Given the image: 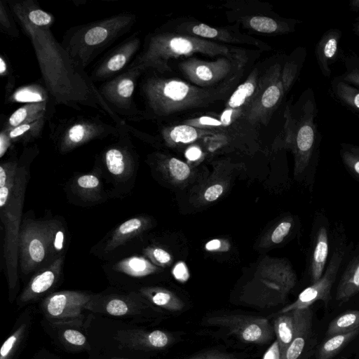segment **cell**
<instances>
[{"instance_id": "cell-35", "label": "cell", "mask_w": 359, "mask_h": 359, "mask_svg": "<svg viewBox=\"0 0 359 359\" xmlns=\"http://www.w3.org/2000/svg\"><path fill=\"white\" fill-rule=\"evenodd\" d=\"M163 138L168 142L175 143H190L199 136V131L189 125H180L162 131Z\"/></svg>"}, {"instance_id": "cell-32", "label": "cell", "mask_w": 359, "mask_h": 359, "mask_svg": "<svg viewBox=\"0 0 359 359\" xmlns=\"http://www.w3.org/2000/svg\"><path fill=\"white\" fill-rule=\"evenodd\" d=\"M114 269L133 277H142L151 274L157 269L142 257L132 256L125 258L114 266Z\"/></svg>"}, {"instance_id": "cell-56", "label": "cell", "mask_w": 359, "mask_h": 359, "mask_svg": "<svg viewBox=\"0 0 359 359\" xmlns=\"http://www.w3.org/2000/svg\"><path fill=\"white\" fill-rule=\"evenodd\" d=\"M350 11L354 13L359 12V0H350L348 2Z\"/></svg>"}, {"instance_id": "cell-42", "label": "cell", "mask_w": 359, "mask_h": 359, "mask_svg": "<svg viewBox=\"0 0 359 359\" xmlns=\"http://www.w3.org/2000/svg\"><path fill=\"white\" fill-rule=\"evenodd\" d=\"M0 75L2 79H6L5 95H7L15 89V77L6 55L3 53L0 55Z\"/></svg>"}, {"instance_id": "cell-52", "label": "cell", "mask_w": 359, "mask_h": 359, "mask_svg": "<svg viewBox=\"0 0 359 359\" xmlns=\"http://www.w3.org/2000/svg\"><path fill=\"white\" fill-rule=\"evenodd\" d=\"M202 154L201 150L197 147H191L189 148L186 153V157L190 161L198 160Z\"/></svg>"}, {"instance_id": "cell-51", "label": "cell", "mask_w": 359, "mask_h": 359, "mask_svg": "<svg viewBox=\"0 0 359 359\" xmlns=\"http://www.w3.org/2000/svg\"><path fill=\"white\" fill-rule=\"evenodd\" d=\"M13 144L8 135V130L2 128L0 133V157L2 158Z\"/></svg>"}, {"instance_id": "cell-40", "label": "cell", "mask_w": 359, "mask_h": 359, "mask_svg": "<svg viewBox=\"0 0 359 359\" xmlns=\"http://www.w3.org/2000/svg\"><path fill=\"white\" fill-rule=\"evenodd\" d=\"M26 325H21L4 342L0 350V359H9L11 353L20 341L25 332Z\"/></svg>"}, {"instance_id": "cell-31", "label": "cell", "mask_w": 359, "mask_h": 359, "mask_svg": "<svg viewBox=\"0 0 359 359\" xmlns=\"http://www.w3.org/2000/svg\"><path fill=\"white\" fill-rule=\"evenodd\" d=\"M47 117L38 121L22 124L10 130L8 135L13 144L21 143L27 144L41 137L46 121Z\"/></svg>"}, {"instance_id": "cell-36", "label": "cell", "mask_w": 359, "mask_h": 359, "mask_svg": "<svg viewBox=\"0 0 359 359\" xmlns=\"http://www.w3.org/2000/svg\"><path fill=\"white\" fill-rule=\"evenodd\" d=\"M173 337L169 333L162 330H153L143 332L137 337L139 345L149 349H161L169 346Z\"/></svg>"}, {"instance_id": "cell-7", "label": "cell", "mask_w": 359, "mask_h": 359, "mask_svg": "<svg viewBox=\"0 0 359 359\" xmlns=\"http://www.w3.org/2000/svg\"><path fill=\"white\" fill-rule=\"evenodd\" d=\"M318 112L314 91L308 88L302 95L294 115L289 116L287 137L294 156L295 176L317 160L321 141Z\"/></svg>"}, {"instance_id": "cell-3", "label": "cell", "mask_w": 359, "mask_h": 359, "mask_svg": "<svg viewBox=\"0 0 359 359\" xmlns=\"http://www.w3.org/2000/svg\"><path fill=\"white\" fill-rule=\"evenodd\" d=\"M136 21L130 12L75 26L62 36V46L71 58L85 69L101 53L127 34Z\"/></svg>"}, {"instance_id": "cell-17", "label": "cell", "mask_w": 359, "mask_h": 359, "mask_svg": "<svg viewBox=\"0 0 359 359\" xmlns=\"http://www.w3.org/2000/svg\"><path fill=\"white\" fill-rule=\"evenodd\" d=\"M342 32L337 28L327 29L316 44L314 53L322 74L330 78L332 74V65H334L340 55V42Z\"/></svg>"}, {"instance_id": "cell-22", "label": "cell", "mask_w": 359, "mask_h": 359, "mask_svg": "<svg viewBox=\"0 0 359 359\" xmlns=\"http://www.w3.org/2000/svg\"><path fill=\"white\" fill-rule=\"evenodd\" d=\"M10 8L21 13L30 23L39 27H50L55 17L42 9L34 0L7 1Z\"/></svg>"}, {"instance_id": "cell-9", "label": "cell", "mask_w": 359, "mask_h": 359, "mask_svg": "<svg viewBox=\"0 0 359 359\" xmlns=\"http://www.w3.org/2000/svg\"><path fill=\"white\" fill-rule=\"evenodd\" d=\"M144 71L138 66L130 65L122 73L97 86L104 102L125 121H138L145 118L143 111L135 101L136 86Z\"/></svg>"}, {"instance_id": "cell-11", "label": "cell", "mask_w": 359, "mask_h": 359, "mask_svg": "<svg viewBox=\"0 0 359 359\" xmlns=\"http://www.w3.org/2000/svg\"><path fill=\"white\" fill-rule=\"evenodd\" d=\"M346 248L345 243H336L332 257L322 277L315 283L304 289L296 301L282 309L278 313L283 314L298 309L310 308L317 301H323L327 306L332 299L331 290L343 261Z\"/></svg>"}, {"instance_id": "cell-53", "label": "cell", "mask_w": 359, "mask_h": 359, "mask_svg": "<svg viewBox=\"0 0 359 359\" xmlns=\"http://www.w3.org/2000/svg\"><path fill=\"white\" fill-rule=\"evenodd\" d=\"M198 122L201 125L208 126H219L222 125L220 121L209 116H202L198 120Z\"/></svg>"}, {"instance_id": "cell-13", "label": "cell", "mask_w": 359, "mask_h": 359, "mask_svg": "<svg viewBox=\"0 0 359 359\" xmlns=\"http://www.w3.org/2000/svg\"><path fill=\"white\" fill-rule=\"evenodd\" d=\"M140 43V37L134 33L111 50L93 68L90 76L93 83L104 82L127 69L139 50Z\"/></svg>"}, {"instance_id": "cell-2", "label": "cell", "mask_w": 359, "mask_h": 359, "mask_svg": "<svg viewBox=\"0 0 359 359\" xmlns=\"http://www.w3.org/2000/svg\"><path fill=\"white\" fill-rule=\"evenodd\" d=\"M237 75L222 85L197 87L180 80L165 78L157 72L146 69L139 83L140 95L146 118H161L175 112L206 107L226 97Z\"/></svg>"}, {"instance_id": "cell-45", "label": "cell", "mask_w": 359, "mask_h": 359, "mask_svg": "<svg viewBox=\"0 0 359 359\" xmlns=\"http://www.w3.org/2000/svg\"><path fill=\"white\" fill-rule=\"evenodd\" d=\"M292 229V221L284 220L281 222L273 231L271 241L275 244L280 243L289 234Z\"/></svg>"}, {"instance_id": "cell-44", "label": "cell", "mask_w": 359, "mask_h": 359, "mask_svg": "<svg viewBox=\"0 0 359 359\" xmlns=\"http://www.w3.org/2000/svg\"><path fill=\"white\" fill-rule=\"evenodd\" d=\"M144 253L151 261L158 265H167L171 260L170 255L160 248H147Z\"/></svg>"}, {"instance_id": "cell-18", "label": "cell", "mask_w": 359, "mask_h": 359, "mask_svg": "<svg viewBox=\"0 0 359 359\" xmlns=\"http://www.w3.org/2000/svg\"><path fill=\"white\" fill-rule=\"evenodd\" d=\"M295 333L294 339L280 359H302L312 337L313 313L310 308L294 310Z\"/></svg>"}, {"instance_id": "cell-43", "label": "cell", "mask_w": 359, "mask_h": 359, "mask_svg": "<svg viewBox=\"0 0 359 359\" xmlns=\"http://www.w3.org/2000/svg\"><path fill=\"white\" fill-rule=\"evenodd\" d=\"M130 309L128 302L120 297L109 299L105 305L106 311L114 316H124L130 311Z\"/></svg>"}, {"instance_id": "cell-37", "label": "cell", "mask_w": 359, "mask_h": 359, "mask_svg": "<svg viewBox=\"0 0 359 359\" xmlns=\"http://www.w3.org/2000/svg\"><path fill=\"white\" fill-rule=\"evenodd\" d=\"M345 71L339 76L345 81L359 88V55L351 50L343 54Z\"/></svg>"}, {"instance_id": "cell-25", "label": "cell", "mask_w": 359, "mask_h": 359, "mask_svg": "<svg viewBox=\"0 0 359 359\" xmlns=\"http://www.w3.org/2000/svg\"><path fill=\"white\" fill-rule=\"evenodd\" d=\"M359 292V253L351 261L338 284L336 299L346 302Z\"/></svg>"}, {"instance_id": "cell-12", "label": "cell", "mask_w": 359, "mask_h": 359, "mask_svg": "<svg viewBox=\"0 0 359 359\" xmlns=\"http://www.w3.org/2000/svg\"><path fill=\"white\" fill-rule=\"evenodd\" d=\"M117 126V139L104 149L101 158L109 174L116 180L123 182L133 174L136 156L127 123Z\"/></svg>"}, {"instance_id": "cell-27", "label": "cell", "mask_w": 359, "mask_h": 359, "mask_svg": "<svg viewBox=\"0 0 359 359\" xmlns=\"http://www.w3.org/2000/svg\"><path fill=\"white\" fill-rule=\"evenodd\" d=\"M273 326L280 357L289 347L294 337L295 316L294 311L280 314L274 320Z\"/></svg>"}, {"instance_id": "cell-29", "label": "cell", "mask_w": 359, "mask_h": 359, "mask_svg": "<svg viewBox=\"0 0 359 359\" xmlns=\"http://www.w3.org/2000/svg\"><path fill=\"white\" fill-rule=\"evenodd\" d=\"M19 159L12 158L0 165V208L7 203L14 188Z\"/></svg>"}, {"instance_id": "cell-20", "label": "cell", "mask_w": 359, "mask_h": 359, "mask_svg": "<svg viewBox=\"0 0 359 359\" xmlns=\"http://www.w3.org/2000/svg\"><path fill=\"white\" fill-rule=\"evenodd\" d=\"M54 102H38L25 104L17 109L4 123L2 128L10 130L22 124L32 123L42 118L49 120L55 113Z\"/></svg>"}, {"instance_id": "cell-16", "label": "cell", "mask_w": 359, "mask_h": 359, "mask_svg": "<svg viewBox=\"0 0 359 359\" xmlns=\"http://www.w3.org/2000/svg\"><path fill=\"white\" fill-rule=\"evenodd\" d=\"M61 255L46 265L33 276L20 297L21 303L36 299L53 287L58 281L63 268Z\"/></svg>"}, {"instance_id": "cell-26", "label": "cell", "mask_w": 359, "mask_h": 359, "mask_svg": "<svg viewBox=\"0 0 359 359\" xmlns=\"http://www.w3.org/2000/svg\"><path fill=\"white\" fill-rule=\"evenodd\" d=\"M332 95L350 110L359 113V88L343 80L339 76L330 83Z\"/></svg>"}, {"instance_id": "cell-39", "label": "cell", "mask_w": 359, "mask_h": 359, "mask_svg": "<svg viewBox=\"0 0 359 359\" xmlns=\"http://www.w3.org/2000/svg\"><path fill=\"white\" fill-rule=\"evenodd\" d=\"M0 29L8 36L17 39L20 36V31L14 19L7 1H0Z\"/></svg>"}, {"instance_id": "cell-55", "label": "cell", "mask_w": 359, "mask_h": 359, "mask_svg": "<svg viewBox=\"0 0 359 359\" xmlns=\"http://www.w3.org/2000/svg\"><path fill=\"white\" fill-rule=\"evenodd\" d=\"M222 242L219 239H212L205 244V249L208 251L217 250L221 248Z\"/></svg>"}, {"instance_id": "cell-24", "label": "cell", "mask_w": 359, "mask_h": 359, "mask_svg": "<svg viewBox=\"0 0 359 359\" xmlns=\"http://www.w3.org/2000/svg\"><path fill=\"white\" fill-rule=\"evenodd\" d=\"M72 191L85 202L96 203L102 198V182L95 172L77 177L72 184Z\"/></svg>"}, {"instance_id": "cell-50", "label": "cell", "mask_w": 359, "mask_h": 359, "mask_svg": "<svg viewBox=\"0 0 359 359\" xmlns=\"http://www.w3.org/2000/svg\"><path fill=\"white\" fill-rule=\"evenodd\" d=\"M172 274L175 278L180 281L185 282L189 279V273L186 264L184 262H178L172 270Z\"/></svg>"}, {"instance_id": "cell-8", "label": "cell", "mask_w": 359, "mask_h": 359, "mask_svg": "<svg viewBox=\"0 0 359 359\" xmlns=\"http://www.w3.org/2000/svg\"><path fill=\"white\" fill-rule=\"evenodd\" d=\"M50 138L56 150L69 153L90 142L109 136L116 137L118 128L99 116L79 115L50 123Z\"/></svg>"}, {"instance_id": "cell-48", "label": "cell", "mask_w": 359, "mask_h": 359, "mask_svg": "<svg viewBox=\"0 0 359 359\" xmlns=\"http://www.w3.org/2000/svg\"><path fill=\"white\" fill-rule=\"evenodd\" d=\"M63 338L69 344L77 346H83L86 342V337L79 331L73 329L65 330Z\"/></svg>"}, {"instance_id": "cell-54", "label": "cell", "mask_w": 359, "mask_h": 359, "mask_svg": "<svg viewBox=\"0 0 359 359\" xmlns=\"http://www.w3.org/2000/svg\"><path fill=\"white\" fill-rule=\"evenodd\" d=\"M233 110L231 109H226L222 116H221V120L222 125L227 126L231 123V116L233 114Z\"/></svg>"}, {"instance_id": "cell-49", "label": "cell", "mask_w": 359, "mask_h": 359, "mask_svg": "<svg viewBox=\"0 0 359 359\" xmlns=\"http://www.w3.org/2000/svg\"><path fill=\"white\" fill-rule=\"evenodd\" d=\"M223 186L219 184H215L209 187L204 193V198L207 201H216L223 193Z\"/></svg>"}, {"instance_id": "cell-46", "label": "cell", "mask_w": 359, "mask_h": 359, "mask_svg": "<svg viewBox=\"0 0 359 359\" xmlns=\"http://www.w3.org/2000/svg\"><path fill=\"white\" fill-rule=\"evenodd\" d=\"M191 31L194 35L205 39H215L219 34L217 29L202 23L193 26Z\"/></svg>"}, {"instance_id": "cell-33", "label": "cell", "mask_w": 359, "mask_h": 359, "mask_svg": "<svg viewBox=\"0 0 359 359\" xmlns=\"http://www.w3.org/2000/svg\"><path fill=\"white\" fill-rule=\"evenodd\" d=\"M359 327V311H347L334 318L328 325L327 336L346 333Z\"/></svg>"}, {"instance_id": "cell-19", "label": "cell", "mask_w": 359, "mask_h": 359, "mask_svg": "<svg viewBox=\"0 0 359 359\" xmlns=\"http://www.w3.org/2000/svg\"><path fill=\"white\" fill-rule=\"evenodd\" d=\"M313 234V243L309 262V275L312 284L316 283L324 273V268L329 251L327 222H318Z\"/></svg>"}, {"instance_id": "cell-28", "label": "cell", "mask_w": 359, "mask_h": 359, "mask_svg": "<svg viewBox=\"0 0 359 359\" xmlns=\"http://www.w3.org/2000/svg\"><path fill=\"white\" fill-rule=\"evenodd\" d=\"M142 295L152 304L170 311L177 312L184 307V302L172 292L161 287L140 289Z\"/></svg>"}, {"instance_id": "cell-6", "label": "cell", "mask_w": 359, "mask_h": 359, "mask_svg": "<svg viewBox=\"0 0 359 359\" xmlns=\"http://www.w3.org/2000/svg\"><path fill=\"white\" fill-rule=\"evenodd\" d=\"M65 239L64 227L57 220H24L19 236L21 272L29 274L57 258Z\"/></svg>"}, {"instance_id": "cell-41", "label": "cell", "mask_w": 359, "mask_h": 359, "mask_svg": "<svg viewBox=\"0 0 359 359\" xmlns=\"http://www.w3.org/2000/svg\"><path fill=\"white\" fill-rule=\"evenodd\" d=\"M167 168L170 175L177 181L187 180L191 173L189 165L176 158H171L168 161Z\"/></svg>"}, {"instance_id": "cell-1", "label": "cell", "mask_w": 359, "mask_h": 359, "mask_svg": "<svg viewBox=\"0 0 359 359\" xmlns=\"http://www.w3.org/2000/svg\"><path fill=\"white\" fill-rule=\"evenodd\" d=\"M10 10L32 43L41 72L40 80L56 105L63 104L75 110L83 107L96 109L111 118L116 126L126 122L110 109L90 76L71 58L50 27L35 26L17 11Z\"/></svg>"}, {"instance_id": "cell-15", "label": "cell", "mask_w": 359, "mask_h": 359, "mask_svg": "<svg viewBox=\"0 0 359 359\" xmlns=\"http://www.w3.org/2000/svg\"><path fill=\"white\" fill-rule=\"evenodd\" d=\"M91 300L92 296L84 292L60 291L48 296L43 302V308L50 320L67 323L79 319Z\"/></svg>"}, {"instance_id": "cell-38", "label": "cell", "mask_w": 359, "mask_h": 359, "mask_svg": "<svg viewBox=\"0 0 359 359\" xmlns=\"http://www.w3.org/2000/svg\"><path fill=\"white\" fill-rule=\"evenodd\" d=\"M339 154L347 170L359 178V146L342 143Z\"/></svg>"}, {"instance_id": "cell-47", "label": "cell", "mask_w": 359, "mask_h": 359, "mask_svg": "<svg viewBox=\"0 0 359 359\" xmlns=\"http://www.w3.org/2000/svg\"><path fill=\"white\" fill-rule=\"evenodd\" d=\"M189 359H239L238 355L218 350H211Z\"/></svg>"}, {"instance_id": "cell-5", "label": "cell", "mask_w": 359, "mask_h": 359, "mask_svg": "<svg viewBox=\"0 0 359 359\" xmlns=\"http://www.w3.org/2000/svg\"><path fill=\"white\" fill-rule=\"evenodd\" d=\"M38 152L36 147L25 149L19 159L14 188L6 205L0 208L1 219L4 226V257L11 298L18 283L19 236L29 168Z\"/></svg>"}, {"instance_id": "cell-23", "label": "cell", "mask_w": 359, "mask_h": 359, "mask_svg": "<svg viewBox=\"0 0 359 359\" xmlns=\"http://www.w3.org/2000/svg\"><path fill=\"white\" fill-rule=\"evenodd\" d=\"M5 101L6 103L24 102L26 104L54 102L41 80L39 83L27 84L15 88L10 93L5 95Z\"/></svg>"}, {"instance_id": "cell-10", "label": "cell", "mask_w": 359, "mask_h": 359, "mask_svg": "<svg viewBox=\"0 0 359 359\" xmlns=\"http://www.w3.org/2000/svg\"><path fill=\"white\" fill-rule=\"evenodd\" d=\"M207 326L219 327L241 341L256 344H266L274 337L273 326L266 318L243 314H219L203 320Z\"/></svg>"}, {"instance_id": "cell-14", "label": "cell", "mask_w": 359, "mask_h": 359, "mask_svg": "<svg viewBox=\"0 0 359 359\" xmlns=\"http://www.w3.org/2000/svg\"><path fill=\"white\" fill-rule=\"evenodd\" d=\"M238 59L222 57L215 62H204L196 59L188 60L180 65L186 76L201 87H210L226 79L233 72H238Z\"/></svg>"}, {"instance_id": "cell-21", "label": "cell", "mask_w": 359, "mask_h": 359, "mask_svg": "<svg viewBox=\"0 0 359 359\" xmlns=\"http://www.w3.org/2000/svg\"><path fill=\"white\" fill-rule=\"evenodd\" d=\"M148 222L144 217H135L121 224L107 241L105 251L111 252L139 235L147 229Z\"/></svg>"}, {"instance_id": "cell-30", "label": "cell", "mask_w": 359, "mask_h": 359, "mask_svg": "<svg viewBox=\"0 0 359 359\" xmlns=\"http://www.w3.org/2000/svg\"><path fill=\"white\" fill-rule=\"evenodd\" d=\"M359 334V327L346 333L329 337L318 348L316 359H332Z\"/></svg>"}, {"instance_id": "cell-4", "label": "cell", "mask_w": 359, "mask_h": 359, "mask_svg": "<svg viewBox=\"0 0 359 359\" xmlns=\"http://www.w3.org/2000/svg\"><path fill=\"white\" fill-rule=\"evenodd\" d=\"M196 53L238 59L235 51L226 46L197 37L156 32L145 38L142 51L130 65L163 73L170 70V60Z\"/></svg>"}, {"instance_id": "cell-57", "label": "cell", "mask_w": 359, "mask_h": 359, "mask_svg": "<svg viewBox=\"0 0 359 359\" xmlns=\"http://www.w3.org/2000/svg\"><path fill=\"white\" fill-rule=\"evenodd\" d=\"M352 31L355 35L359 36V16L355 18L352 23Z\"/></svg>"}, {"instance_id": "cell-58", "label": "cell", "mask_w": 359, "mask_h": 359, "mask_svg": "<svg viewBox=\"0 0 359 359\" xmlns=\"http://www.w3.org/2000/svg\"><path fill=\"white\" fill-rule=\"evenodd\" d=\"M121 359H124V358H121Z\"/></svg>"}, {"instance_id": "cell-34", "label": "cell", "mask_w": 359, "mask_h": 359, "mask_svg": "<svg viewBox=\"0 0 359 359\" xmlns=\"http://www.w3.org/2000/svg\"><path fill=\"white\" fill-rule=\"evenodd\" d=\"M257 79L252 75L245 82L241 84L229 97L226 109H236L243 106L255 93Z\"/></svg>"}]
</instances>
